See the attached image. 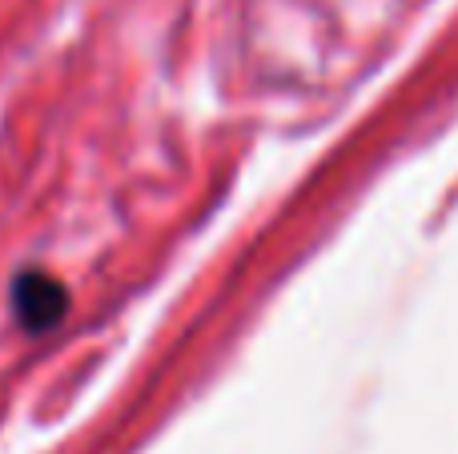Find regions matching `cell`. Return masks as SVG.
Listing matches in <instances>:
<instances>
[{"instance_id": "cell-1", "label": "cell", "mask_w": 458, "mask_h": 454, "mask_svg": "<svg viewBox=\"0 0 458 454\" xmlns=\"http://www.w3.org/2000/svg\"><path fill=\"white\" fill-rule=\"evenodd\" d=\"M8 310L24 334H48L69 318V286L40 265H24L8 286Z\"/></svg>"}]
</instances>
